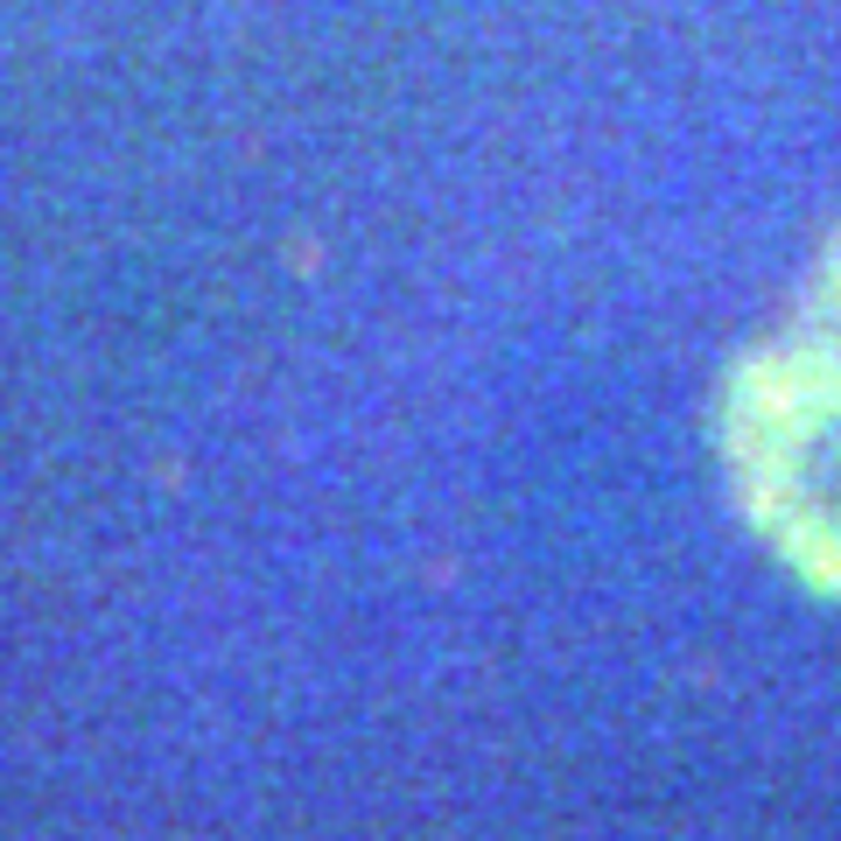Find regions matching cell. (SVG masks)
Listing matches in <instances>:
<instances>
[{
	"mask_svg": "<svg viewBox=\"0 0 841 841\" xmlns=\"http://www.w3.org/2000/svg\"><path fill=\"white\" fill-rule=\"evenodd\" d=\"M722 463L757 540L841 597V239L736 358Z\"/></svg>",
	"mask_w": 841,
	"mask_h": 841,
	"instance_id": "obj_1",
	"label": "cell"
}]
</instances>
